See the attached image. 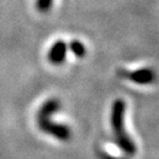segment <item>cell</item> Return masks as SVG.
<instances>
[{"label": "cell", "mask_w": 159, "mask_h": 159, "mask_svg": "<svg viewBox=\"0 0 159 159\" xmlns=\"http://www.w3.org/2000/svg\"><path fill=\"white\" fill-rule=\"evenodd\" d=\"M53 5V0H36V9L42 13L48 11Z\"/></svg>", "instance_id": "8992f818"}, {"label": "cell", "mask_w": 159, "mask_h": 159, "mask_svg": "<svg viewBox=\"0 0 159 159\" xmlns=\"http://www.w3.org/2000/svg\"><path fill=\"white\" fill-rule=\"evenodd\" d=\"M127 76L134 83H138V84H149L154 80V71L152 69H140V70H135L133 73H128Z\"/></svg>", "instance_id": "277c9868"}, {"label": "cell", "mask_w": 159, "mask_h": 159, "mask_svg": "<svg viewBox=\"0 0 159 159\" xmlns=\"http://www.w3.org/2000/svg\"><path fill=\"white\" fill-rule=\"evenodd\" d=\"M70 50H71L73 54H74L75 57H78V58H83V57L85 55V53H87L84 44L80 43L79 40H73V42L70 43Z\"/></svg>", "instance_id": "5b68a950"}, {"label": "cell", "mask_w": 159, "mask_h": 159, "mask_svg": "<svg viewBox=\"0 0 159 159\" xmlns=\"http://www.w3.org/2000/svg\"><path fill=\"white\" fill-rule=\"evenodd\" d=\"M66 50H68V45L64 42H61V40L57 42L52 47V49H50V52L48 54L49 61L52 64H54V65H59V64L64 63L65 55H66Z\"/></svg>", "instance_id": "3957f363"}, {"label": "cell", "mask_w": 159, "mask_h": 159, "mask_svg": "<svg viewBox=\"0 0 159 159\" xmlns=\"http://www.w3.org/2000/svg\"><path fill=\"white\" fill-rule=\"evenodd\" d=\"M124 111L125 103L122 99H118L113 104L111 110V127L114 132V142L127 155L132 157L137 152V147L132 138L124 130Z\"/></svg>", "instance_id": "6da1fadb"}, {"label": "cell", "mask_w": 159, "mask_h": 159, "mask_svg": "<svg viewBox=\"0 0 159 159\" xmlns=\"http://www.w3.org/2000/svg\"><path fill=\"white\" fill-rule=\"evenodd\" d=\"M60 108V102L58 99L48 100L38 113V124L44 133H48L58 139L68 140L71 135L70 129L63 124H55L50 122V116Z\"/></svg>", "instance_id": "7a4b0ae2"}]
</instances>
